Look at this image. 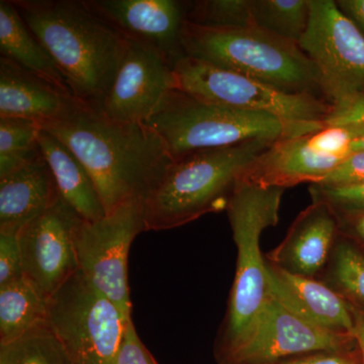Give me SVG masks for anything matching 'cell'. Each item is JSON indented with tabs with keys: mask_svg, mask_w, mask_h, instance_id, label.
<instances>
[{
	"mask_svg": "<svg viewBox=\"0 0 364 364\" xmlns=\"http://www.w3.org/2000/svg\"><path fill=\"white\" fill-rule=\"evenodd\" d=\"M40 127L80 160L107 215L130 200L146 203L174 162L162 139L145 123L114 121L82 104Z\"/></svg>",
	"mask_w": 364,
	"mask_h": 364,
	"instance_id": "cell-1",
	"label": "cell"
},
{
	"mask_svg": "<svg viewBox=\"0 0 364 364\" xmlns=\"http://www.w3.org/2000/svg\"><path fill=\"white\" fill-rule=\"evenodd\" d=\"M80 104L100 112L128 39L85 0H11Z\"/></svg>",
	"mask_w": 364,
	"mask_h": 364,
	"instance_id": "cell-2",
	"label": "cell"
},
{
	"mask_svg": "<svg viewBox=\"0 0 364 364\" xmlns=\"http://www.w3.org/2000/svg\"><path fill=\"white\" fill-rule=\"evenodd\" d=\"M284 191L241 181L228 203V218L238 255L226 317L215 342V358L219 364H226L247 339L269 298L260 236L279 223Z\"/></svg>",
	"mask_w": 364,
	"mask_h": 364,
	"instance_id": "cell-3",
	"label": "cell"
},
{
	"mask_svg": "<svg viewBox=\"0 0 364 364\" xmlns=\"http://www.w3.org/2000/svg\"><path fill=\"white\" fill-rule=\"evenodd\" d=\"M274 142L250 141L174 161L146 200V231L174 229L226 210L251 163Z\"/></svg>",
	"mask_w": 364,
	"mask_h": 364,
	"instance_id": "cell-4",
	"label": "cell"
},
{
	"mask_svg": "<svg viewBox=\"0 0 364 364\" xmlns=\"http://www.w3.org/2000/svg\"><path fill=\"white\" fill-rule=\"evenodd\" d=\"M181 45L186 56L277 90L289 93H321L315 66L299 45L255 26L205 28L186 21Z\"/></svg>",
	"mask_w": 364,
	"mask_h": 364,
	"instance_id": "cell-5",
	"label": "cell"
},
{
	"mask_svg": "<svg viewBox=\"0 0 364 364\" xmlns=\"http://www.w3.org/2000/svg\"><path fill=\"white\" fill-rule=\"evenodd\" d=\"M145 124L160 136L173 161L200 151L296 136L269 114L212 104L178 90L163 97Z\"/></svg>",
	"mask_w": 364,
	"mask_h": 364,
	"instance_id": "cell-6",
	"label": "cell"
},
{
	"mask_svg": "<svg viewBox=\"0 0 364 364\" xmlns=\"http://www.w3.org/2000/svg\"><path fill=\"white\" fill-rule=\"evenodd\" d=\"M174 90L239 111L269 114L294 136L320 130L334 111L325 98L289 93L255 79L183 56L173 65Z\"/></svg>",
	"mask_w": 364,
	"mask_h": 364,
	"instance_id": "cell-7",
	"label": "cell"
},
{
	"mask_svg": "<svg viewBox=\"0 0 364 364\" xmlns=\"http://www.w3.org/2000/svg\"><path fill=\"white\" fill-rule=\"evenodd\" d=\"M129 321L80 270L49 299L50 326L72 364H117Z\"/></svg>",
	"mask_w": 364,
	"mask_h": 364,
	"instance_id": "cell-8",
	"label": "cell"
},
{
	"mask_svg": "<svg viewBox=\"0 0 364 364\" xmlns=\"http://www.w3.org/2000/svg\"><path fill=\"white\" fill-rule=\"evenodd\" d=\"M142 232H146L145 203L141 200L124 203L98 221L80 218L74 229L79 270L127 321L132 318L129 251L136 235Z\"/></svg>",
	"mask_w": 364,
	"mask_h": 364,
	"instance_id": "cell-9",
	"label": "cell"
},
{
	"mask_svg": "<svg viewBox=\"0 0 364 364\" xmlns=\"http://www.w3.org/2000/svg\"><path fill=\"white\" fill-rule=\"evenodd\" d=\"M299 47L317 71L321 93L337 107L364 95V37L336 1L310 0Z\"/></svg>",
	"mask_w": 364,
	"mask_h": 364,
	"instance_id": "cell-10",
	"label": "cell"
},
{
	"mask_svg": "<svg viewBox=\"0 0 364 364\" xmlns=\"http://www.w3.org/2000/svg\"><path fill=\"white\" fill-rule=\"evenodd\" d=\"M80 218L60 198L18 233L23 279L47 301L79 270L73 233Z\"/></svg>",
	"mask_w": 364,
	"mask_h": 364,
	"instance_id": "cell-11",
	"label": "cell"
},
{
	"mask_svg": "<svg viewBox=\"0 0 364 364\" xmlns=\"http://www.w3.org/2000/svg\"><path fill=\"white\" fill-rule=\"evenodd\" d=\"M352 343V335L310 324L269 294L252 331L226 364H279L314 352L351 348Z\"/></svg>",
	"mask_w": 364,
	"mask_h": 364,
	"instance_id": "cell-12",
	"label": "cell"
},
{
	"mask_svg": "<svg viewBox=\"0 0 364 364\" xmlns=\"http://www.w3.org/2000/svg\"><path fill=\"white\" fill-rule=\"evenodd\" d=\"M174 90L173 66L157 50L129 40L100 114L114 121L145 123Z\"/></svg>",
	"mask_w": 364,
	"mask_h": 364,
	"instance_id": "cell-13",
	"label": "cell"
},
{
	"mask_svg": "<svg viewBox=\"0 0 364 364\" xmlns=\"http://www.w3.org/2000/svg\"><path fill=\"white\" fill-rule=\"evenodd\" d=\"M93 13L129 40L157 50L172 66L186 56L181 45L186 2L176 0H85Z\"/></svg>",
	"mask_w": 364,
	"mask_h": 364,
	"instance_id": "cell-14",
	"label": "cell"
},
{
	"mask_svg": "<svg viewBox=\"0 0 364 364\" xmlns=\"http://www.w3.org/2000/svg\"><path fill=\"white\" fill-rule=\"evenodd\" d=\"M265 260L270 296L310 324L353 336L355 310L346 299L324 282L294 274Z\"/></svg>",
	"mask_w": 364,
	"mask_h": 364,
	"instance_id": "cell-15",
	"label": "cell"
},
{
	"mask_svg": "<svg viewBox=\"0 0 364 364\" xmlns=\"http://www.w3.org/2000/svg\"><path fill=\"white\" fill-rule=\"evenodd\" d=\"M344 160L321 149L312 132L275 141L251 163L242 181L284 189L318 183Z\"/></svg>",
	"mask_w": 364,
	"mask_h": 364,
	"instance_id": "cell-16",
	"label": "cell"
},
{
	"mask_svg": "<svg viewBox=\"0 0 364 364\" xmlns=\"http://www.w3.org/2000/svg\"><path fill=\"white\" fill-rule=\"evenodd\" d=\"M340 221L323 203H312L294 220L267 259L287 272L316 279L324 272L339 237Z\"/></svg>",
	"mask_w": 364,
	"mask_h": 364,
	"instance_id": "cell-17",
	"label": "cell"
},
{
	"mask_svg": "<svg viewBox=\"0 0 364 364\" xmlns=\"http://www.w3.org/2000/svg\"><path fill=\"white\" fill-rule=\"evenodd\" d=\"M80 104L46 79L0 57V117L30 119L39 124L67 116Z\"/></svg>",
	"mask_w": 364,
	"mask_h": 364,
	"instance_id": "cell-18",
	"label": "cell"
},
{
	"mask_svg": "<svg viewBox=\"0 0 364 364\" xmlns=\"http://www.w3.org/2000/svg\"><path fill=\"white\" fill-rule=\"evenodd\" d=\"M60 198L43 155L0 178V231L20 233Z\"/></svg>",
	"mask_w": 364,
	"mask_h": 364,
	"instance_id": "cell-19",
	"label": "cell"
},
{
	"mask_svg": "<svg viewBox=\"0 0 364 364\" xmlns=\"http://www.w3.org/2000/svg\"><path fill=\"white\" fill-rule=\"evenodd\" d=\"M41 152L51 169L60 198L83 220L95 222L105 215L104 205L87 170L57 136L41 128Z\"/></svg>",
	"mask_w": 364,
	"mask_h": 364,
	"instance_id": "cell-20",
	"label": "cell"
},
{
	"mask_svg": "<svg viewBox=\"0 0 364 364\" xmlns=\"http://www.w3.org/2000/svg\"><path fill=\"white\" fill-rule=\"evenodd\" d=\"M0 52L1 57L72 95L58 66L35 37L11 0L0 1Z\"/></svg>",
	"mask_w": 364,
	"mask_h": 364,
	"instance_id": "cell-21",
	"label": "cell"
},
{
	"mask_svg": "<svg viewBox=\"0 0 364 364\" xmlns=\"http://www.w3.org/2000/svg\"><path fill=\"white\" fill-rule=\"evenodd\" d=\"M49 325V301L21 279L0 287V344Z\"/></svg>",
	"mask_w": 364,
	"mask_h": 364,
	"instance_id": "cell-22",
	"label": "cell"
},
{
	"mask_svg": "<svg viewBox=\"0 0 364 364\" xmlns=\"http://www.w3.org/2000/svg\"><path fill=\"white\" fill-rule=\"evenodd\" d=\"M254 26L299 44L308 26L310 0H252Z\"/></svg>",
	"mask_w": 364,
	"mask_h": 364,
	"instance_id": "cell-23",
	"label": "cell"
},
{
	"mask_svg": "<svg viewBox=\"0 0 364 364\" xmlns=\"http://www.w3.org/2000/svg\"><path fill=\"white\" fill-rule=\"evenodd\" d=\"M40 132L36 122L0 117V178L42 155Z\"/></svg>",
	"mask_w": 364,
	"mask_h": 364,
	"instance_id": "cell-24",
	"label": "cell"
},
{
	"mask_svg": "<svg viewBox=\"0 0 364 364\" xmlns=\"http://www.w3.org/2000/svg\"><path fill=\"white\" fill-rule=\"evenodd\" d=\"M0 364H72L65 346L51 326L38 328L0 344Z\"/></svg>",
	"mask_w": 364,
	"mask_h": 364,
	"instance_id": "cell-25",
	"label": "cell"
},
{
	"mask_svg": "<svg viewBox=\"0 0 364 364\" xmlns=\"http://www.w3.org/2000/svg\"><path fill=\"white\" fill-rule=\"evenodd\" d=\"M325 270L328 286L364 306V254L354 244L338 237Z\"/></svg>",
	"mask_w": 364,
	"mask_h": 364,
	"instance_id": "cell-26",
	"label": "cell"
},
{
	"mask_svg": "<svg viewBox=\"0 0 364 364\" xmlns=\"http://www.w3.org/2000/svg\"><path fill=\"white\" fill-rule=\"evenodd\" d=\"M186 21L205 28H251L254 26L252 0L188 2Z\"/></svg>",
	"mask_w": 364,
	"mask_h": 364,
	"instance_id": "cell-27",
	"label": "cell"
},
{
	"mask_svg": "<svg viewBox=\"0 0 364 364\" xmlns=\"http://www.w3.org/2000/svg\"><path fill=\"white\" fill-rule=\"evenodd\" d=\"M309 191L313 202L327 205L340 223L364 214V182L344 186L310 184Z\"/></svg>",
	"mask_w": 364,
	"mask_h": 364,
	"instance_id": "cell-28",
	"label": "cell"
},
{
	"mask_svg": "<svg viewBox=\"0 0 364 364\" xmlns=\"http://www.w3.org/2000/svg\"><path fill=\"white\" fill-rule=\"evenodd\" d=\"M23 279L18 233L0 231V287Z\"/></svg>",
	"mask_w": 364,
	"mask_h": 364,
	"instance_id": "cell-29",
	"label": "cell"
},
{
	"mask_svg": "<svg viewBox=\"0 0 364 364\" xmlns=\"http://www.w3.org/2000/svg\"><path fill=\"white\" fill-rule=\"evenodd\" d=\"M325 124L356 127L359 130V135L354 141L352 151H364V95H359L344 104L334 107V111Z\"/></svg>",
	"mask_w": 364,
	"mask_h": 364,
	"instance_id": "cell-30",
	"label": "cell"
},
{
	"mask_svg": "<svg viewBox=\"0 0 364 364\" xmlns=\"http://www.w3.org/2000/svg\"><path fill=\"white\" fill-rule=\"evenodd\" d=\"M117 364H159L141 341L133 318L127 323L117 356Z\"/></svg>",
	"mask_w": 364,
	"mask_h": 364,
	"instance_id": "cell-31",
	"label": "cell"
},
{
	"mask_svg": "<svg viewBox=\"0 0 364 364\" xmlns=\"http://www.w3.org/2000/svg\"><path fill=\"white\" fill-rule=\"evenodd\" d=\"M364 182V151L353 152L326 176L318 183L324 186H344V184L363 183Z\"/></svg>",
	"mask_w": 364,
	"mask_h": 364,
	"instance_id": "cell-32",
	"label": "cell"
},
{
	"mask_svg": "<svg viewBox=\"0 0 364 364\" xmlns=\"http://www.w3.org/2000/svg\"><path fill=\"white\" fill-rule=\"evenodd\" d=\"M279 364H363L360 352L351 348L342 350L320 351L298 356Z\"/></svg>",
	"mask_w": 364,
	"mask_h": 364,
	"instance_id": "cell-33",
	"label": "cell"
},
{
	"mask_svg": "<svg viewBox=\"0 0 364 364\" xmlns=\"http://www.w3.org/2000/svg\"><path fill=\"white\" fill-rule=\"evenodd\" d=\"M337 6L364 37V0H338Z\"/></svg>",
	"mask_w": 364,
	"mask_h": 364,
	"instance_id": "cell-34",
	"label": "cell"
},
{
	"mask_svg": "<svg viewBox=\"0 0 364 364\" xmlns=\"http://www.w3.org/2000/svg\"><path fill=\"white\" fill-rule=\"evenodd\" d=\"M354 340L359 352H360L363 364H364V314L355 311V327L353 331Z\"/></svg>",
	"mask_w": 364,
	"mask_h": 364,
	"instance_id": "cell-35",
	"label": "cell"
},
{
	"mask_svg": "<svg viewBox=\"0 0 364 364\" xmlns=\"http://www.w3.org/2000/svg\"><path fill=\"white\" fill-rule=\"evenodd\" d=\"M345 222L350 224L352 234L364 243V214L358 215L353 219L341 222L340 224H343Z\"/></svg>",
	"mask_w": 364,
	"mask_h": 364,
	"instance_id": "cell-36",
	"label": "cell"
}]
</instances>
